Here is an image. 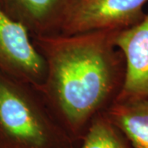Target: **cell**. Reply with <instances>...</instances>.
<instances>
[{"mask_svg": "<svg viewBox=\"0 0 148 148\" xmlns=\"http://www.w3.org/2000/svg\"><path fill=\"white\" fill-rule=\"evenodd\" d=\"M117 32L101 30L32 37L46 68L39 90L77 143L121 90L124 60L114 43Z\"/></svg>", "mask_w": 148, "mask_h": 148, "instance_id": "cell-1", "label": "cell"}, {"mask_svg": "<svg viewBox=\"0 0 148 148\" xmlns=\"http://www.w3.org/2000/svg\"><path fill=\"white\" fill-rule=\"evenodd\" d=\"M36 86L0 70V148H77Z\"/></svg>", "mask_w": 148, "mask_h": 148, "instance_id": "cell-2", "label": "cell"}, {"mask_svg": "<svg viewBox=\"0 0 148 148\" xmlns=\"http://www.w3.org/2000/svg\"><path fill=\"white\" fill-rule=\"evenodd\" d=\"M147 3L148 0H72L60 33L121 31L143 20Z\"/></svg>", "mask_w": 148, "mask_h": 148, "instance_id": "cell-3", "label": "cell"}, {"mask_svg": "<svg viewBox=\"0 0 148 148\" xmlns=\"http://www.w3.org/2000/svg\"><path fill=\"white\" fill-rule=\"evenodd\" d=\"M0 70L36 86L42 85L45 63L29 32L0 8Z\"/></svg>", "mask_w": 148, "mask_h": 148, "instance_id": "cell-4", "label": "cell"}, {"mask_svg": "<svg viewBox=\"0 0 148 148\" xmlns=\"http://www.w3.org/2000/svg\"><path fill=\"white\" fill-rule=\"evenodd\" d=\"M114 43L124 60L123 82L116 101L148 98V12L137 24L117 32Z\"/></svg>", "mask_w": 148, "mask_h": 148, "instance_id": "cell-5", "label": "cell"}, {"mask_svg": "<svg viewBox=\"0 0 148 148\" xmlns=\"http://www.w3.org/2000/svg\"><path fill=\"white\" fill-rule=\"evenodd\" d=\"M72 0H0V8L32 37L60 33Z\"/></svg>", "mask_w": 148, "mask_h": 148, "instance_id": "cell-6", "label": "cell"}, {"mask_svg": "<svg viewBox=\"0 0 148 148\" xmlns=\"http://www.w3.org/2000/svg\"><path fill=\"white\" fill-rule=\"evenodd\" d=\"M105 114L132 148H148V98L114 101Z\"/></svg>", "mask_w": 148, "mask_h": 148, "instance_id": "cell-7", "label": "cell"}, {"mask_svg": "<svg viewBox=\"0 0 148 148\" xmlns=\"http://www.w3.org/2000/svg\"><path fill=\"white\" fill-rule=\"evenodd\" d=\"M77 148H132L121 131L103 113L91 122Z\"/></svg>", "mask_w": 148, "mask_h": 148, "instance_id": "cell-8", "label": "cell"}]
</instances>
